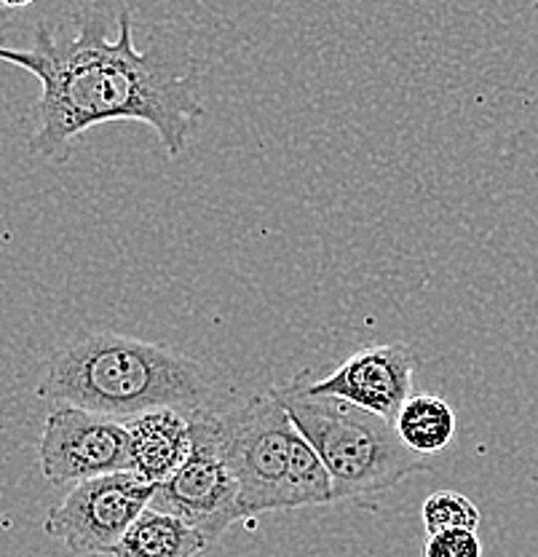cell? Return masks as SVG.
<instances>
[{
	"label": "cell",
	"mask_w": 538,
	"mask_h": 557,
	"mask_svg": "<svg viewBox=\"0 0 538 557\" xmlns=\"http://www.w3.org/2000/svg\"><path fill=\"white\" fill-rule=\"evenodd\" d=\"M193 423V418H190ZM150 509L175 515L193 525L210 544L220 542L234 522L245 520L241 491L230 469L220 458L215 445L193 423V450L183 467L155 485Z\"/></svg>",
	"instance_id": "obj_7"
},
{
	"label": "cell",
	"mask_w": 538,
	"mask_h": 557,
	"mask_svg": "<svg viewBox=\"0 0 538 557\" xmlns=\"http://www.w3.org/2000/svg\"><path fill=\"white\" fill-rule=\"evenodd\" d=\"M455 410L437 394H413L395 421V432L404 448L421 458L437 456L448 448L455 437Z\"/></svg>",
	"instance_id": "obj_11"
},
{
	"label": "cell",
	"mask_w": 538,
	"mask_h": 557,
	"mask_svg": "<svg viewBox=\"0 0 538 557\" xmlns=\"http://www.w3.org/2000/svg\"><path fill=\"white\" fill-rule=\"evenodd\" d=\"M424 528L429 536L448 531H477L479 509L459 491H437L424 502Z\"/></svg>",
	"instance_id": "obj_12"
},
{
	"label": "cell",
	"mask_w": 538,
	"mask_h": 557,
	"mask_svg": "<svg viewBox=\"0 0 538 557\" xmlns=\"http://www.w3.org/2000/svg\"><path fill=\"white\" fill-rule=\"evenodd\" d=\"M424 557H483L477 531H448L426 539Z\"/></svg>",
	"instance_id": "obj_13"
},
{
	"label": "cell",
	"mask_w": 538,
	"mask_h": 557,
	"mask_svg": "<svg viewBox=\"0 0 538 557\" xmlns=\"http://www.w3.org/2000/svg\"><path fill=\"white\" fill-rule=\"evenodd\" d=\"M155 485L135 472H115L73 485L43 522L46 536L73 555H113L137 518L153 502Z\"/></svg>",
	"instance_id": "obj_5"
},
{
	"label": "cell",
	"mask_w": 538,
	"mask_h": 557,
	"mask_svg": "<svg viewBox=\"0 0 538 557\" xmlns=\"http://www.w3.org/2000/svg\"><path fill=\"white\" fill-rule=\"evenodd\" d=\"M0 60L40 81L38 129L30 150L43 159H65L71 143L108 121H140L177 159L204 119L196 73L179 75L159 51H137L132 11H118V35L108 38L102 20L89 11L71 40H60L46 22L30 49L0 46Z\"/></svg>",
	"instance_id": "obj_1"
},
{
	"label": "cell",
	"mask_w": 538,
	"mask_h": 557,
	"mask_svg": "<svg viewBox=\"0 0 538 557\" xmlns=\"http://www.w3.org/2000/svg\"><path fill=\"white\" fill-rule=\"evenodd\" d=\"M193 416L161 408L126 421L129 434V472L145 483L161 485L170 480L193 450Z\"/></svg>",
	"instance_id": "obj_9"
},
{
	"label": "cell",
	"mask_w": 538,
	"mask_h": 557,
	"mask_svg": "<svg viewBox=\"0 0 538 557\" xmlns=\"http://www.w3.org/2000/svg\"><path fill=\"white\" fill-rule=\"evenodd\" d=\"M193 423L239 483L245 518L333 502L327 469L274 388L193 416Z\"/></svg>",
	"instance_id": "obj_3"
},
{
	"label": "cell",
	"mask_w": 538,
	"mask_h": 557,
	"mask_svg": "<svg viewBox=\"0 0 538 557\" xmlns=\"http://www.w3.org/2000/svg\"><path fill=\"white\" fill-rule=\"evenodd\" d=\"M38 397L115 421H132L161 408L204 416L225 405L215 379L199 359L179 348L108 330L80 333L57 348L40 379Z\"/></svg>",
	"instance_id": "obj_2"
},
{
	"label": "cell",
	"mask_w": 538,
	"mask_h": 557,
	"mask_svg": "<svg viewBox=\"0 0 538 557\" xmlns=\"http://www.w3.org/2000/svg\"><path fill=\"white\" fill-rule=\"evenodd\" d=\"M210 542L175 515L145 509L110 557H199Z\"/></svg>",
	"instance_id": "obj_10"
},
{
	"label": "cell",
	"mask_w": 538,
	"mask_h": 557,
	"mask_svg": "<svg viewBox=\"0 0 538 557\" xmlns=\"http://www.w3.org/2000/svg\"><path fill=\"white\" fill-rule=\"evenodd\" d=\"M418 364L421 357L410 346L380 344L351 354L327 379L309 381V375L303 373L300 379H295V383L305 394L343 399V403L356 405L367 413L395 423L402 405L413 397Z\"/></svg>",
	"instance_id": "obj_8"
},
{
	"label": "cell",
	"mask_w": 538,
	"mask_h": 557,
	"mask_svg": "<svg viewBox=\"0 0 538 557\" xmlns=\"http://www.w3.org/2000/svg\"><path fill=\"white\" fill-rule=\"evenodd\" d=\"M274 394L327 469L333 502L384 493L431 469L426 458L404 448L386 418L343 399L305 394L295 381L274 386Z\"/></svg>",
	"instance_id": "obj_4"
},
{
	"label": "cell",
	"mask_w": 538,
	"mask_h": 557,
	"mask_svg": "<svg viewBox=\"0 0 538 557\" xmlns=\"http://www.w3.org/2000/svg\"><path fill=\"white\" fill-rule=\"evenodd\" d=\"M38 461L43 478L60 487L129 472L126 421L75 405H51L40 432Z\"/></svg>",
	"instance_id": "obj_6"
}]
</instances>
